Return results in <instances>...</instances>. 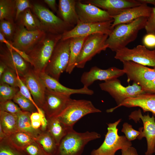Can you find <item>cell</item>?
Instances as JSON below:
<instances>
[{"mask_svg": "<svg viewBox=\"0 0 155 155\" xmlns=\"http://www.w3.org/2000/svg\"><path fill=\"white\" fill-rule=\"evenodd\" d=\"M147 19L148 17H141L130 22L116 26L106 41L108 48L116 52L126 47L136 38L139 31L144 28Z\"/></svg>", "mask_w": 155, "mask_h": 155, "instance_id": "6da1fadb", "label": "cell"}, {"mask_svg": "<svg viewBox=\"0 0 155 155\" xmlns=\"http://www.w3.org/2000/svg\"><path fill=\"white\" fill-rule=\"evenodd\" d=\"M62 34L46 33L43 37L26 53L31 65L37 73L44 71L53 51L61 40Z\"/></svg>", "mask_w": 155, "mask_h": 155, "instance_id": "7a4b0ae2", "label": "cell"}, {"mask_svg": "<svg viewBox=\"0 0 155 155\" xmlns=\"http://www.w3.org/2000/svg\"><path fill=\"white\" fill-rule=\"evenodd\" d=\"M100 137L95 131L79 133L71 128L61 140L54 155H81L89 142Z\"/></svg>", "mask_w": 155, "mask_h": 155, "instance_id": "3957f363", "label": "cell"}, {"mask_svg": "<svg viewBox=\"0 0 155 155\" xmlns=\"http://www.w3.org/2000/svg\"><path fill=\"white\" fill-rule=\"evenodd\" d=\"M90 100L71 98L62 112L56 117L65 126L73 128L74 125L85 116L92 113H100Z\"/></svg>", "mask_w": 155, "mask_h": 155, "instance_id": "277c9868", "label": "cell"}, {"mask_svg": "<svg viewBox=\"0 0 155 155\" xmlns=\"http://www.w3.org/2000/svg\"><path fill=\"white\" fill-rule=\"evenodd\" d=\"M121 120L120 119L113 123L107 124V131L103 142L98 148L92 151L91 155H115L118 150L131 146V141L125 136L118 134L117 126Z\"/></svg>", "mask_w": 155, "mask_h": 155, "instance_id": "5b68a950", "label": "cell"}, {"mask_svg": "<svg viewBox=\"0 0 155 155\" xmlns=\"http://www.w3.org/2000/svg\"><path fill=\"white\" fill-rule=\"evenodd\" d=\"M70 39L60 40L55 46L44 72L58 81L61 74L65 71L70 57Z\"/></svg>", "mask_w": 155, "mask_h": 155, "instance_id": "8992f818", "label": "cell"}, {"mask_svg": "<svg viewBox=\"0 0 155 155\" xmlns=\"http://www.w3.org/2000/svg\"><path fill=\"white\" fill-rule=\"evenodd\" d=\"M32 9L40 21L42 30L46 33L62 34L74 27L65 23L53 12L40 4H34Z\"/></svg>", "mask_w": 155, "mask_h": 155, "instance_id": "52a82bcc", "label": "cell"}, {"mask_svg": "<svg viewBox=\"0 0 155 155\" xmlns=\"http://www.w3.org/2000/svg\"><path fill=\"white\" fill-rule=\"evenodd\" d=\"M99 86L101 90L107 92L114 99L117 106L127 98L146 92L136 83L133 82L131 85L124 86L117 78L104 81L100 84Z\"/></svg>", "mask_w": 155, "mask_h": 155, "instance_id": "ba28073f", "label": "cell"}, {"mask_svg": "<svg viewBox=\"0 0 155 155\" xmlns=\"http://www.w3.org/2000/svg\"><path fill=\"white\" fill-rule=\"evenodd\" d=\"M108 36V35L101 33H96L88 36L77 59L76 67L83 68L86 63L96 55L105 51L108 48L106 42Z\"/></svg>", "mask_w": 155, "mask_h": 155, "instance_id": "9c48e42d", "label": "cell"}, {"mask_svg": "<svg viewBox=\"0 0 155 155\" xmlns=\"http://www.w3.org/2000/svg\"><path fill=\"white\" fill-rule=\"evenodd\" d=\"M115 53L114 58L122 63L131 61L155 67V50H150L144 45H139L131 49L126 47Z\"/></svg>", "mask_w": 155, "mask_h": 155, "instance_id": "30bf717a", "label": "cell"}, {"mask_svg": "<svg viewBox=\"0 0 155 155\" xmlns=\"http://www.w3.org/2000/svg\"><path fill=\"white\" fill-rule=\"evenodd\" d=\"M112 20L98 23H83L80 21L72 29L64 32L62 34L61 40L72 38L86 37L96 33H101L109 35L113 29Z\"/></svg>", "mask_w": 155, "mask_h": 155, "instance_id": "8fae6325", "label": "cell"}, {"mask_svg": "<svg viewBox=\"0 0 155 155\" xmlns=\"http://www.w3.org/2000/svg\"><path fill=\"white\" fill-rule=\"evenodd\" d=\"M129 119H132L135 122L142 120L143 127L139 128L140 134L137 138L141 140L146 138L147 144V149L145 155H152L155 152V119L152 116L150 117L148 113L147 115H142L141 111L138 110L132 112L129 116Z\"/></svg>", "mask_w": 155, "mask_h": 155, "instance_id": "7c38bea8", "label": "cell"}, {"mask_svg": "<svg viewBox=\"0 0 155 155\" xmlns=\"http://www.w3.org/2000/svg\"><path fill=\"white\" fill-rule=\"evenodd\" d=\"M16 24V32L11 43L15 48L26 53L30 51L46 33L41 30L29 31L23 26Z\"/></svg>", "mask_w": 155, "mask_h": 155, "instance_id": "4fadbf2b", "label": "cell"}, {"mask_svg": "<svg viewBox=\"0 0 155 155\" xmlns=\"http://www.w3.org/2000/svg\"><path fill=\"white\" fill-rule=\"evenodd\" d=\"M128 81H133L143 88L155 79V67L150 68L131 61L123 62Z\"/></svg>", "mask_w": 155, "mask_h": 155, "instance_id": "5bb4252c", "label": "cell"}, {"mask_svg": "<svg viewBox=\"0 0 155 155\" xmlns=\"http://www.w3.org/2000/svg\"><path fill=\"white\" fill-rule=\"evenodd\" d=\"M70 98V95L46 88L41 109L46 118L56 117L63 110Z\"/></svg>", "mask_w": 155, "mask_h": 155, "instance_id": "9a60e30c", "label": "cell"}, {"mask_svg": "<svg viewBox=\"0 0 155 155\" xmlns=\"http://www.w3.org/2000/svg\"><path fill=\"white\" fill-rule=\"evenodd\" d=\"M76 10L79 21L83 23H95L105 22L113 20L108 13L97 7L77 0Z\"/></svg>", "mask_w": 155, "mask_h": 155, "instance_id": "2e32d148", "label": "cell"}, {"mask_svg": "<svg viewBox=\"0 0 155 155\" xmlns=\"http://www.w3.org/2000/svg\"><path fill=\"white\" fill-rule=\"evenodd\" d=\"M6 46L4 47L0 45V61L20 77H23L32 67L31 65L14 50Z\"/></svg>", "mask_w": 155, "mask_h": 155, "instance_id": "e0dca14e", "label": "cell"}, {"mask_svg": "<svg viewBox=\"0 0 155 155\" xmlns=\"http://www.w3.org/2000/svg\"><path fill=\"white\" fill-rule=\"evenodd\" d=\"M125 74L123 69L116 67H111L107 69H103L94 66L91 67L88 71L83 73L80 81L84 86L88 88L96 81H105L117 78Z\"/></svg>", "mask_w": 155, "mask_h": 155, "instance_id": "ac0fdd59", "label": "cell"}, {"mask_svg": "<svg viewBox=\"0 0 155 155\" xmlns=\"http://www.w3.org/2000/svg\"><path fill=\"white\" fill-rule=\"evenodd\" d=\"M20 77L29 89L35 103L41 109L46 88L38 73L32 67L26 74Z\"/></svg>", "mask_w": 155, "mask_h": 155, "instance_id": "d6986e66", "label": "cell"}, {"mask_svg": "<svg viewBox=\"0 0 155 155\" xmlns=\"http://www.w3.org/2000/svg\"><path fill=\"white\" fill-rule=\"evenodd\" d=\"M81 1L83 3L90 4L97 7L107 12L111 17L141 4L137 0H86Z\"/></svg>", "mask_w": 155, "mask_h": 155, "instance_id": "ffe728a7", "label": "cell"}, {"mask_svg": "<svg viewBox=\"0 0 155 155\" xmlns=\"http://www.w3.org/2000/svg\"><path fill=\"white\" fill-rule=\"evenodd\" d=\"M130 108L139 107L144 113L150 112L155 119V93L145 92L136 96L127 98L118 106L107 109V113H111L121 106Z\"/></svg>", "mask_w": 155, "mask_h": 155, "instance_id": "44dd1931", "label": "cell"}, {"mask_svg": "<svg viewBox=\"0 0 155 155\" xmlns=\"http://www.w3.org/2000/svg\"><path fill=\"white\" fill-rule=\"evenodd\" d=\"M152 9V7L145 4L129 8L117 15L112 17L114 21L111 28L113 29L118 24L129 23L141 17L148 18Z\"/></svg>", "mask_w": 155, "mask_h": 155, "instance_id": "7402d4cb", "label": "cell"}, {"mask_svg": "<svg viewBox=\"0 0 155 155\" xmlns=\"http://www.w3.org/2000/svg\"><path fill=\"white\" fill-rule=\"evenodd\" d=\"M76 1L59 0L57 12L65 23L73 27L79 21L75 8Z\"/></svg>", "mask_w": 155, "mask_h": 155, "instance_id": "603a6c76", "label": "cell"}, {"mask_svg": "<svg viewBox=\"0 0 155 155\" xmlns=\"http://www.w3.org/2000/svg\"><path fill=\"white\" fill-rule=\"evenodd\" d=\"M38 73L46 88L48 89L70 96L73 94H86L87 93V89L85 87L78 89L69 88L63 86L59 81L44 72Z\"/></svg>", "mask_w": 155, "mask_h": 155, "instance_id": "cb8c5ba5", "label": "cell"}, {"mask_svg": "<svg viewBox=\"0 0 155 155\" xmlns=\"http://www.w3.org/2000/svg\"><path fill=\"white\" fill-rule=\"evenodd\" d=\"M31 113L22 110L17 114V126L19 131L27 134L35 140L42 131L40 129H36L33 127L30 119Z\"/></svg>", "mask_w": 155, "mask_h": 155, "instance_id": "d4e9b609", "label": "cell"}, {"mask_svg": "<svg viewBox=\"0 0 155 155\" xmlns=\"http://www.w3.org/2000/svg\"><path fill=\"white\" fill-rule=\"evenodd\" d=\"M86 37H80L70 38V57L69 63L65 71L71 74L75 67L77 59L80 53Z\"/></svg>", "mask_w": 155, "mask_h": 155, "instance_id": "484cf974", "label": "cell"}, {"mask_svg": "<svg viewBox=\"0 0 155 155\" xmlns=\"http://www.w3.org/2000/svg\"><path fill=\"white\" fill-rule=\"evenodd\" d=\"M46 118L48 121L46 130L53 137L58 146L68 130L73 128L66 127L57 117Z\"/></svg>", "mask_w": 155, "mask_h": 155, "instance_id": "4316f807", "label": "cell"}, {"mask_svg": "<svg viewBox=\"0 0 155 155\" xmlns=\"http://www.w3.org/2000/svg\"><path fill=\"white\" fill-rule=\"evenodd\" d=\"M31 9L28 8L21 13L15 22L16 24L23 26L29 31L42 30L39 20Z\"/></svg>", "mask_w": 155, "mask_h": 155, "instance_id": "83f0119b", "label": "cell"}, {"mask_svg": "<svg viewBox=\"0 0 155 155\" xmlns=\"http://www.w3.org/2000/svg\"><path fill=\"white\" fill-rule=\"evenodd\" d=\"M0 126L7 136L19 131L16 115L0 111Z\"/></svg>", "mask_w": 155, "mask_h": 155, "instance_id": "f1b7e54d", "label": "cell"}, {"mask_svg": "<svg viewBox=\"0 0 155 155\" xmlns=\"http://www.w3.org/2000/svg\"><path fill=\"white\" fill-rule=\"evenodd\" d=\"M34 140L48 154L55 155L58 145L47 130L42 131Z\"/></svg>", "mask_w": 155, "mask_h": 155, "instance_id": "f546056e", "label": "cell"}, {"mask_svg": "<svg viewBox=\"0 0 155 155\" xmlns=\"http://www.w3.org/2000/svg\"><path fill=\"white\" fill-rule=\"evenodd\" d=\"M7 138L16 147L23 150L35 141L34 139L29 135L20 131H18L7 136Z\"/></svg>", "mask_w": 155, "mask_h": 155, "instance_id": "4dcf8cb0", "label": "cell"}, {"mask_svg": "<svg viewBox=\"0 0 155 155\" xmlns=\"http://www.w3.org/2000/svg\"><path fill=\"white\" fill-rule=\"evenodd\" d=\"M16 14V0H0V20L15 21Z\"/></svg>", "mask_w": 155, "mask_h": 155, "instance_id": "1f68e13d", "label": "cell"}, {"mask_svg": "<svg viewBox=\"0 0 155 155\" xmlns=\"http://www.w3.org/2000/svg\"><path fill=\"white\" fill-rule=\"evenodd\" d=\"M16 25L15 21L2 20H0V32L10 43L13 40Z\"/></svg>", "mask_w": 155, "mask_h": 155, "instance_id": "d6a6232c", "label": "cell"}, {"mask_svg": "<svg viewBox=\"0 0 155 155\" xmlns=\"http://www.w3.org/2000/svg\"><path fill=\"white\" fill-rule=\"evenodd\" d=\"M7 137L0 141V155H27L24 150L12 144Z\"/></svg>", "mask_w": 155, "mask_h": 155, "instance_id": "836d02e7", "label": "cell"}, {"mask_svg": "<svg viewBox=\"0 0 155 155\" xmlns=\"http://www.w3.org/2000/svg\"><path fill=\"white\" fill-rule=\"evenodd\" d=\"M19 91L18 87H13L5 83L0 84V102L12 100Z\"/></svg>", "mask_w": 155, "mask_h": 155, "instance_id": "e575fe53", "label": "cell"}, {"mask_svg": "<svg viewBox=\"0 0 155 155\" xmlns=\"http://www.w3.org/2000/svg\"><path fill=\"white\" fill-rule=\"evenodd\" d=\"M12 100L19 106L22 111L29 112L31 113L37 111V109L34 104L22 95L19 91L16 94Z\"/></svg>", "mask_w": 155, "mask_h": 155, "instance_id": "d590c367", "label": "cell"}, {"mask_svg": "<svg viewBox=\"0 0 155 155\" xmlns=\"http://www.w3.org/2000/svg\"><path fill=\"white\" fill-rule=\"evenodd\" d=\"M17 79V73L13 70L7 67L0 77V84H6L13 87H18Z\"/></svg>", "mask_w": 155, "mask_h": 155, "instance_id": "8d00e7d4", "label": "cell"}, {"mask_svg": "<svg viewBox=\"0 0 155 155\" xmlns=\"http://www.w3.org/2000/svg\"><path fill=\"white\" fill-rule=\"evenodd\" d=\"M17 75V85L19 89V92L23 96L30 101L36 108L37 111L40 113L43 112L42 110L39 108L34 101L30 91L25 84L20 78L19 75Z\"/></svg>", "mask_w": 155, "mask_h": 155, "instance_id": "74e56055", "label": "cell"}, {"mask_svg": "<svg viewBox=\"0 0 155 155\" xmlns=\"http://www.w3.org/2000/svg\"><path fill=\"white\" fill-rule=\"evenodd\" d=\"M22 110L11 100L0 102V111L16 115Z\"/></svg>", "mask_w": 155, "mask_h": 155, "instance_id": "f35d334b", "label": "cell"}, {"mask_svg": "<svg viewBox=\"0 0 155 155\" xmlns=\"http://www.w3.org/2000/svg\"><path fill=\"white\" fill-rule=\"evenodd\" d=\"M121 131L125 134V137L129 141L137 138L140 133L139 131L135 130L131 125L126 122L123 124Z\"/></svg>", "mask_w": 155, "mask_h": 155, "instance_id": "ab89813d", "label": "cell"}, {"mask_svg": "<svg viewBox=\"0 0 155 155\" xmlns=\"http://www.w3.org/2000/svg\"><path fill=\"white\" fill-rule=\"evenodd\" d=\"M23 150L27 155H49L35 141L26 146Z\"/></svg>", "mask_w": 155, "mask_h": 155, "instance_id": "60d3db41", "label": "cell"}, {"mask_svg": "<svg viewBox=\"0 0 155 155\" xmlns=\"http://www.w3.org/2000/svg\"><path fill=\"white\" fill-rule=\"evenodd\" d=\"M33 5L28 0H16V14L15 22L20 14L28 8L32 9Z\"/></svg>", "mask_w": 155, "mask_h": 155, "instance_id": "b9f144b4", "label": "cell"}, {"mask_svg": "<svg viewBox=\"0 0 155 155\" xmlns=\"http://www.w3.org/2000/svg\"><path fill=\"white\" fill-rule=\"evenodd\" d=\"M147 34L155 35V7H152L150 16L148 18L145 26Z\"/></svg>", "mask_w": 155, "mask_h": 155, "instance_id": "7bdbcfd3", "label": "cell"}, {"mask_svg": "<svg viewBox=\"0 0 155 155\" xmlns=\"http://www.w3.org/2000/svg\"><path fill=\"white\" fill-rule=\"evenodd\" d=\"M143 42L146 47L149 48L155 47V35L147 34L143 39Z\"/></svg>", "mask_w": 155, "mask_h": 155, "instance_id": "ee69618b", "label": "cell"}, {"mask_svg": "<svg viewBox=\"0 0 155 155\" xmlns=\"http://www.w3.org/2000/svg\"><path fill=\"white\" fill-rule=\"evenodd\" d=\"M142 89L146 92L155 93V79Z\"/></svg>", "mask_w": 155, "mask_h": 155, "instance_id": "f6af8a7d", "label": "cell"}, {"mask_svg": "<svg viewBox=\"0 0 155 155\" xmlns=\"http://www.w3.org/2000/svg\"><path fill=\"white\" fill-rule=\"evenodd\" d=\"M121 155H139L136 149L131 146L121 150Z\"/></svg>", "mask_w": 155, "mask_h": 155, "instance_id": "bcb514c9", "label": "cell"}, {"mask_svg": "<svg viewBox=\"0 0 155 155\" xmlns=\"http://www.w3.org/2000/svg\"><path fill=\"white\" fill-rule=\"evenodd\" d=\"M44 115V112L40 113L38 112H33L31 113L30 119L31 121H41L43 116Z\"/></svg>", "mask_w": 155, "mask_h": 155, "instance_id": "7dc6e473", "label": "cell"}, {"mask_svg": "<svg viewBox=\"0 0 155 155\" xmlns=\"http://www.w3.org/2000/svg\"><path fill=\"white\" fill-rule=\"evenodd\" d=\"M44 2L54 12L57 13L58 10L56 6V1L55 0H44Z\"/></svg>", "mask_w": 155, "mask_h": 155, "instance_id": "c3c4849f", "label": "cell"}, {"mask_svg": "<svg viewBox=\"0 0 155 155\" xmlns=\"http://www.w3.org/2000/svg\"><path fill=\"white\" fill-rule=\"evenodd\" d=\"M32 125L33 127L36 129H40L41 125V121H31Z\"/></svg>", "mask_w": 155, "mask_h": 155, "instance_id": "681fc988", "label": "cell"}, {"mask_svg": "<svg viewBox=\"0 0 155 155\" xmlns=\"http://www.w3.org/2000/svg\"><path fill=\"white\" fill-rule=\"evenodd\" d=\"M141 4H151L154 5L155 7V0H137Z\"/></svg>", "mask_w": 155, "mask_h": 155, "instance_id": "f907efd6", "label": "cell"}, {"mask_svg": "<svg viewBox=\"0 0 155 155\" xmlns=\"http://www.w3.org/2000/svg\"><path fill=\"white\" fill-rule=\"evenodd\" d=\"M7 67L4 63L0 61V77L4 72Z\"/></svg>", "mask_w": 155, "mask_h": 155, "instance_id": "816d5d0a", "label": "cell"}, {"mask_svg": "<svg viewBox=\"0 0 155 155\" xmlns=\"http://www.w3.org/2000/svg\"><path fill=\"white\" fill-rule=\"evenodd\" d=\"M7 136L0 126V141L5 138Z\"/></svg>", "mask_w": 155, "mask_h": 155, "instance_id": "f5cc1de1", "label": "cell"}]
</instances>
